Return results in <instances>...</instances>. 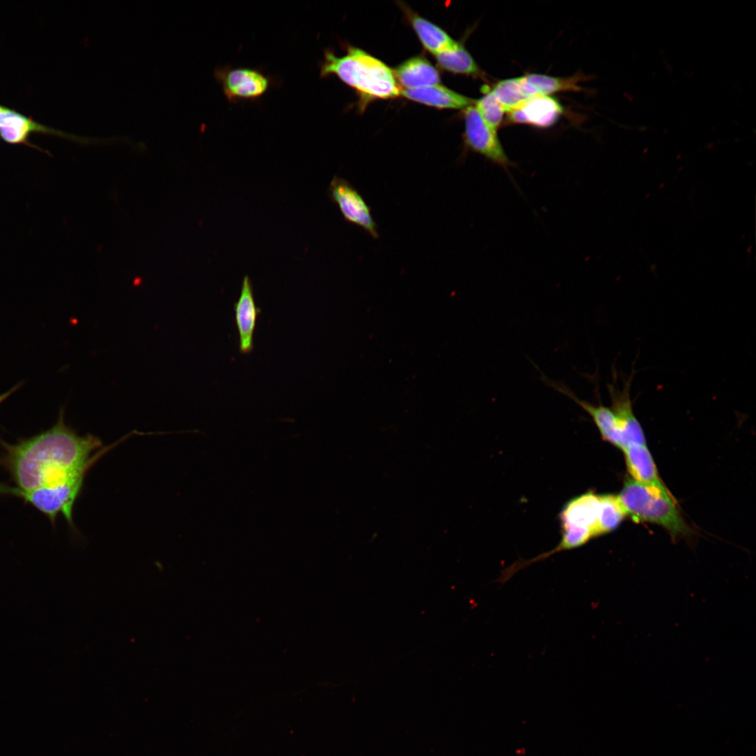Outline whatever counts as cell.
Returning <instances> with one entry per match:
<instances>
[{"label": "cell", "instance_id": "1", "mask_svg": "<svg viewBox=\"0 0 756 756\" xmlns=\"http://www.w3.org/2000/svg\"><path fill=\"white\" fill-rule=\"evenodd\" d=\"M61 407L57 422L49 429L9 444L0 439L4 453L0 465L15 487L23 491L41 488H81L90 467L110 447L102 449L99 438L80 436L64 422Z\"/></svg>", "mask_w": 756, "mask_h": 756}, {"label": "cell", "instance_id": "2", "mask_svg": "<svg viewBox=\"0 0 756 756\" xmlns=\"http://www.w3.org/2000/svg\"><path fill=\"white\" fill-rule=\"evenodd\" d=\"M336 76L365 100L391 99L400 95V88L393 70L365 51L349 46L338 57L330 50L324 51L320 64V76Z\"/></svg>", "mask_w": 756, "mask_h": 756}, {"label": "cell", "instance_id": "3", "mask_svg": "<svg viewBox=\"0 0 756 756\" xmlns=\"http://www.w3.org/2000/svg\"><path fill=\"white\" fill-rule=\"evenodd\" d=\"M617 498L626 514L634 520L660 525L673 536L690 533L675 499L668 490L627 478Z\"/></svg>", "mask_w": 756, "mask_h": 756}, {"label": "cell", "instance_id": "4", "mask_svg": "<svg viewBox=\"0 0 756 756\" xmlns=\"http://www.w3.org/2000/svg\"><path fill=\"white\" fill-rule=\"evenodd\" d=\"M81 489L65 486L41 488L30 491L20 490L15 486L0 482V495L8 494L23 500L45 514L55 527L57 517L62 514L69 526L74 529L73 509Z\"/></svg>", "mask_w": 756, "mask_h": 756}, {"label": "cell", "instance_id": "5", "mask_svg": "<svg viewBox=\"0 0 756 756\" xmlns=\"http://www.w3.org/2000/svg\"><path fill=\"white\" fill-rule=\"evenodd\" d=\"M464 118L466 147L503 168L515 184L510 169L516 167V164L506 155L497 132L488 127L473 105L465 108Z\"/></svg>", "mask_w": 756, "mask_h": 756}, {"label": "cell", "instance_id": "6", "mask_svg": "<svg viewBox=\"0 0 756 756\" xmlns=\"http://www.w3.org/2000/svg\"><path fill=\"white\" fill-rule=\"evenodd\" d=\"M214 76L230 102L259 99L272 83V78L262 71L248 67H218Z\"/></svg>", "mask_w": 756, "mask_h": 756}, {"label": "cell", "instance_id": "7", "mask_svg": "<svg viewBox=\"0 0 756 756\" xmlns=\"http://www.w3.org/2000/svg\"><path fill=\"white\" fill-rule=\"evenodd\" d=\"M329 195L346 222L362 228L372 238H379L377 225L370 206L348 181L335 176L330 184Z\"/></svg>", "mask_w": 756, "mask_h": 756}, {"label": "cell", "instance_id": "8", "mask_svg": "<svg viewBox=\"0 0 756 756\" xmlns=\"http://www.w3.org/2000/svg\"><path fill=\"white\" fill-rule=\"evenodd\" d=\"M633 375L631 374L625 380L622 389L617 385L616 373L613 374L615 379L612 383L608 384L611 401L610 407L616 417L625 447L631 444H646L645 436L641 425L634 414L633 402L630 396Z\"/></svg>", "mask_w": 756, "mask_h": 756}, {"label": "cell", "instance_id": "9", "mask_svg": "<svg viewBox=\"0 0 756 756\" xmlns=\"http://www.w3.org/2000/svg\"><path fill=\"white\" fill-rule=\"evenodd\" d=\"M34 133H44L74 139L85 141L80 138L55 130L41 125L16 111L0 105V137L11 144H25L29 147L43 151L38 146L29 142V136Z\"/></svg>", "mask_w": 756, "mask_h": 756}, {"label": "cell", "instance_id": "10", "mask_svg": "<svg viewBox=\"0 0 756 756\" xmlns=\"http://www.w3.org/2000/svg\"><path fill=\"white\" fill-rule=\"evenodd\" d=\"M234 321L239 335V350L249 354L253 349V336L260 309L257 306L253 286L248 276L243 279L241 292L234 304Z\"/></svg>", "mask_w": 756, "mask_h": 756}, {"label": "cell", "instance_id": "11", "mask_svg": "<svg viewBox=\"0 0 756 756\" xmlns=\"http://www.w3.org/2000/svg\"><path fill=\"white\" fill-rule=\"evenodd\" d=\"M562 113L563 108L556 99L549 95H539L510 111L509 119L514 123L548 127L558 120Z\"/></svg>", "mask_w": 756, "mask_h": 756}, {"label": "cell", "instance_id": "12", "mask_svg": "<svg viewBox=\"0 0 756 756\" xmlns=\"http://www.w3.org/2000/svg\"><path fill=\"white\" fill-rule=\"evenodd\" d=\"M600 507V496L588 491L569 500L559 514L561 526L591 530L594 538Z\"/></svg>", "mask_w": 756, "mask_h": 756}, {"label": "cell", "instance_id": "13", "mask_svg": "<svg viewBox=\"0 0 756 756\" xmlns=\"http://www.w3.org/2000/svg\"><path fill=\"white\" fill-rule=\"evenodd\" d=\"M622 451L632 479L645 485L668 490L659 476L656 465L646 444H631Z\"/></svg>", "mask_w": 756, "mask_h": 756}, {"label": "cell", "instance_id": "14", "mask_svg": "<svg viewBox=\"0 0 756 756\" xmlns=\"http://www.w3.org/2000/svg\"><path fill=\"white\" fill-rule=\"evenodd\" d=\"M398 85L404 90L418 89L440 84L438 70L421 56L413 57L393 70Z\"/></svg>", "mask_w": 756, "mask_h": 756}, {"label": "cell", "instance_id": "15", "mask_svg": "<svg viewBox=\"0 0 756 756\" xmlns=\"http://www.w3.org/2000/svg\"><path fill=\"white\" fill-rule=\"evenodd\" d=\"M400 95L410 100L439 108H466L475 102L472 99L440 84L418 89L401 90Z\"/></svg>", "mask_w": 756, "mask_h": 756}, {"label": "cell", "instance_id": "16", "mask_svg": "<svg viewBox=\"0 0 756 756\" xmlns=\"http://www.w3.org/2000/svg\"><path fill=\"white\" fill-rule=\"evenodd\" d=\"M491 91L505 111L508 112L521 107L531 98L539 96L523 76L500 80Z\"/></svg>", "mask_w": 756, "mask_h": 756}, {"label": "cell", "instance_id": "17", "mask_svg": "<svg viewBox=\"0 0 756 756\" xmlns=\"http://www.w3.org/2000/svg\"><path fill=\"white\" fill-rule=\"evenodd\" d=\"M410 23L426 50L436 55L457 42L438 25L416 14L410 15Z\"/></svg>", "mask_w": 756, "mask_h": 756}, {"label": "cell", "instance_id": "18", "mask_svg": "<svg viewBox=\"0 0 756 756\" xmlns=\"http://www.w3.org/2000/svg\"><path fill=\"white\" fill-rule=\"evenodd\" d=\"M435 56L439 66L449 72L465 75H475L479 72L470 54L458 42Z\"/></svg>", "mask_w": 756, "mask_h": 756}, {"label": "cell", "instance_id": "19", "mask_svg": "<svg viewBox=\"0 0 756 756\" xmlns=\"http://www.w3.org/2000/svg\"><path fill=\"white\" fill-rule=\"evenodd\" d=\"M626 515L617 496L600 495V507L594 531L595 537L615 530Z\"/></svg>", "mask_w": 756, "mask_h": 756}, {"label": "cell", "instance_id": "20", "mask_svg": "<svg viewBox=\"0 0 756 756\" xmlns=\"http://www.w3.org/2000/svg\"><path fill=\"white\" fill-rule=\"evenodd\" d=\"M523 77L538 95H548L563 91L580 90V88L578 83L582 78L579 75L569 78H557L540 74H530Z\"/></svg>", "mask_w": 756, "mask_h": 756}, {"label": "cell", "instance_id": "21", "mask_svg": "<svg viewBox=\"0 0 756 756\" xmlns=\"http://www.w3.org/2000/svg\"><path fill=\"white\" fill-rule=\"evenodd\" d=\"M483 92L484 95L475 102V107L488 127L497 132L505 110L488 87Z\"/></svg>", "mask_w": 756, "mask_h": 756}, {"label": "cell", "instance_id": "22", "mask_svg": "<svg viewBox=\"0 0 756 756\" xmlns=\"http://www.w3.org/2000/svg\"><path fill=\"white\" fill-rule=\"evenodd\" d=\"M561 539L555 548L547 552L551 556L556 552L578 548L594 538L590 529L575 526H561Z\"/></svg>", "mask_w": 756, "mask_h": 756}, {"label": "cell", "instance_id": "23", "mask_svg": "<svg viewBox=\"0 0 756 756\" xmlns=\"http://www.w3.org/2000/svg\"><path fill=\"white\" fill-rule=\"evenodd\" d=\"M24 384V382H20L17 384L14 385L8 391L0 394V405L4 402L11 394L18 391Z\"/></svg>", "mask_w": 756, "mask_h": 756}]
</instances>
